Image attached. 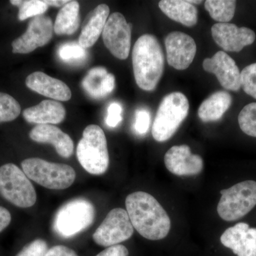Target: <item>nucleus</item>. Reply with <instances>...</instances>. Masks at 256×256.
<instances>
[{
  "instance_id": "nucleus-34",
  "label": "nucleus",
  "mask_w": 256,
  "mask_h": 256,
  "mask_svg": "<svg viewBox=\"0 0 256 256\" xmlns=\"http://www.w3.org/2000/svg\"><path fill=\"white\" fill-rule=\"evenodd\" d=\"M129 252L127 248L124 245L118 244L108 247L105 250L99 252L96 256H128Z\"/></svg>"
},
{
  "instance_id": "nucleus-8",
  "label": "nucleus",
  "mask_w": 256,
  "mask_h": 256,
  "mask_svg": "<svg viewBox=\"0 0 256 256\" xmlns=\"http://www.w3.org/2000/svg\"><path fill=\"white\" fill-rule=\"evenodd\" d=\"M217 212L222 220L235 222L245 216L256 205V182L247 180L220 191Z\"/></svg>"
},
{
  "instance_id": "nucleus-37",
  "label": "nucleus",
  "mask_w": 256,
  "mask_h": 256,
  "mask_svg": "<svg viewBox=\"0 0 256 256\" xmlns=\"http://www.w3.org/2000/svg\"><path fill=\"white\" fill-rule=\"evenodd\" d=\"M46 2V4L50 6H57V8H60V6H64V5L67 4V3L69 2L70 1H67V0H45Z\"/></svg>"
},
{
  "instance_id": "nucleus-32",
  "label": "nucleus",
  "mask_w": 256,
  "mask_h": 256,
  "mask_svg": "<svg viewBox=\"0 0 256 256\" xmlns=\"http://www.w3.org/2000/svg\"><path fill=\"white\" fill-rule=\"evenodd\" d=\"M150 124V112L146 109L138 110L136 114L134 128L138 134L143 136L148 132Z\"/></svg>"
},
{
  "instance_id": "nucleus-31",
  "label": "nucleus",
  "mask_w": 256,
  "mask_h": 256,
  "mask_svg": "<svg viewBox=\"0 0 256 256\" xmlns=\"http://www.w3.org/2000/svg\"><path fill=\"white\" fill-rule=\"evenodd\" d=\"M48 250L47 242L38 238L25 246L16 256H45Z\"/></svg>"
},
{
  "instance_id": "nucleus-19",
  "label": "nucleus",
  "mask_w": 256,
  "mask_h": 256,
  "mask_svg": "<svg viewBox=\"0 0 256 256\" xmlns=\"http://www.w3.org/2000/svg\"><path fill=\"white\" fill-rule=\"evenodd\" d=\"M110 14V8L106 4H99L92 10L82 24L78 44L82 48H90L95 44L104 31Z\"/></svg>"
},
{
  "instance_id": "nucleus-13",
  "label": "nucleus",
  "mask_w": 256,
  "mask_h": 256,
  "mask_svg": "<svg viewBox=\"0 0 256 256\" xmlns=\"http://www.w3.org/2000/svg\"><path fill=\"white\" fill-rule=\"evenodd\" d=\"M203 68L214 74L222 86L226 90L238 92L242 87L240 72L235 60L226 52H217L212 58H205Z\"/></svg>"
},
{
  "instance_id": "nucleus-18",
  "label": "nucleus",
  "mask_w": 256,
  "mask_h": 256,
  "mask_svg": "<svg viewBox=\"0 0 256 256\" xmlns=\"http://www.w3.org/2000/svg\"><path fill=\"white\" fill-rule=\"evenodd\" d=\"M30 138L38 143H48L54 146L57 153L69 158L74 153V143L68 134L52 124H38L30 131Z\"/></svg>"
},
{
  "instance_id": "nucleus-27",
  "label": "nucleus",
  "mask_w": 256,
  "mask_h": 256,
  "mask_svg": "<svg viewBox=\"0 0 256 256\" xmlns=\"http://www.w3.org/2000/svg\"><path fill=\"white\" fill-rule=\"evenodd\" d=\"M21 114L18 101L9 94L0 92V124L18 118Z\"/></svg>"
},
{
  "instance_id": "nucleus-30",
  "label": "nucleus",
  "mask_w": 256,
  "mask_h": 256,
  "mask_svg": "<svg viewBox=\"0 0 256 256\" xmlns=\"http://www.w3.org/2000/svg\"><path fill=\"white\" fill-rule=\"evenodd\" d=\"M240 80L242 87L246 94L256 99V63L242 69Z\"/></svg>"
},
{
  "instance_id": "nucleus-1",
  "label": "nucleus",
  "mask_w": 256,
  "mask_h": 256,
  "mask_svg": "<svg viewBox=\"0 0 256 256\" xmlns=\"http://www.w3.org/2000/svg\"><path fill=\"white\" fill-rule=\"evenodd\" d=\"M126 210L133 228L150 240H159L168 236L171 220L158 200L144 192H136L126 200Z\"/></svg>"
},
{
  "instance_id": "nucleus-11",
  "label": "nucleus",
  "mask_w": 256,
  "mask_h": 256,
  "mask_svg": "<svg viewBox=\"0 0 256 256\" xmlns=\"http://www.w3.org/2000/svg\"><path fill=\"white\" fill-rule=\"evenodd\" d=\"M53 32L52 18L44 15L35 16L28 23L25 33L12 44V53L25 54L45 46L52 40Z\"/></svg>"
},
{
  "instance_id": "nucleus-6",
  "label": "nucleus",
  "mask_w": 256,
  "mask_h": 256,
  "mask_svg": "<svg viewBox=\"0 0 256 256\" xmlns=\"http://www.w3.org/2000/svg\"><path fill=\"white\" fill-rule=\"evenodd\" d=\"M22 168L30 180L50 190H62L70 188L76 173L72 166L50 162L40 158H28L22 162Z\"/></svg>"
},
{
  "instance_id": "nucleus-35",
  "label": "nucleus",
  "mask_w": 256,
  "mask_h": 256,
  "mask_svg": "<svg viewBox=\"0 0 256 256\" xmlns=\"http://www.w3.org/2000/svg\"><path fill=\"white\" fill-rule=\"evenodd\" d=\"M45 256H78L74 250L65 246H55L48 249Z\"/></svg>"
},
{
  "instance_id": "nucleus-12",
  "label": "nucleus",
  "mask_w": 256,
  "mask_h": 256,
  "mask_svg": "<svg viewBox=\"0 0 256 256\" xmlns=\"http://www.w3.org/2000/svg\"><path fill=\"white\" fill-rule=\"evenodd\" d=\"M168 64L176 70H185L191 65L196 53L194 40L186 34L173 32L164 40Z\"/></svg>"
},
{
  "instance_id": "nucleus-4",
  "label": "nucleus",
  "mask_w": 256,
  "mask_h": 256,
  "mask_svg": "<svg viewBox=\"0 0 256 256\" xmlns=\"http://www.w3.org/2000/svg\"><path fill=\"white\" fill-rule=\"evenodd\" d=\"M190 104L182 92L168 94L158 107L152 128V137L160 142L168 141L188 117Z\"/></svg>"
},
{
  "instance_id": "nucleus-10",
  "label": "nucleus",
  "mask_w": 256,
  "mask_h": 256,
  "mask_svg": "<svg viewBox=\"0 0 256 256\" xmlns=\"http://www.w3.org/2000/svg\"><path fill=\"white\" fill-rule=\"evenodd\" d=\"M106 48L120 60H126L131 46V24L124 15L114 12L109 16L102 33Z\"/></svg>"
},
{
  "instance_id": "nucleus-15",
  "label": "nucleus",
  "mask_w": 256,
  "mask_h": 256,
  "mask_svg": "<svg viewBox=\"0 0 256 256\" xmlns=\"http://www.w3.org/2000/svg\"><path fill=\"white\" fill-rule=\"evenodd\" d=\"M164 164L170 172L176 176H193L200 174L204 168L201 156L192 154L186 144L170 148L164 156Z\"/></svg>"
},
{
  "instance_id": "nucleus-33",
  "label": "nucleus",
  "mask_w": 256,
  "mask_h": 256,
  "mask_svg": "<svg viewBox=\"0 0 256 256\" xmlns=\"http://www.w3.org/2000/svg\"><path fill=\"white\" fill-rule=\"evenodd\" d=\"M122 106L118 102H112L108 108V114L106 116V124L109 128H114L118 126L122 121Z\"/></svg>"
},
{
  "instance_id": "nucleus-9",
  "label": "nucleus",
  "mask_w": 256,
  "mask_h": 256,
  "mask_svg": "<svg viewBox=\"0 0 256 256\" xmlns=\"http://www.w3.org/2000/svg\"><path fill=\"white\" fill-rule=\"evenodd\" d=\"M134 233L132 223L127 210L114 208L92 234V239L98 245L110 247L130 238Z\"/></svg>"
},
{
  "instance_id": "nucleus-5",
  "label": "nucleus",
  "mask_w": 256,
  "mask_h": 256,
  "mask_svg": "<svg viewBox=\"0 0 256 256\" xmlns=\"http://www.w3.org/2000/svg\"><path fill=\"white\" fill-rule=\"evenodd\" d=\"M94 204L84 198L70 200L57 210L54 230L62 238H72L88 228L95 220Z\"/></svg>"
},
{
  "instance_id": "nucleus-2",
  "label": "nucleus",
  "mask_w": 256,
  "mask_h": 256,
  "mask_svg": "<svg viewBox=\"0 0 256 256\" xmlns=\"http://www.w3.org/2000/svg\"><path fill=\"white\" fill-rule=\"evenodd\" d=\"M132 58L138 86L146 92L154 90L164 68V53L156 36L144 34L140 37L133 47Z\"/></svg>"
},
{
  "instance_id": "nucleus-28",
  "label": "nucleus",
  "mask_w": 256,
  "mask_h": 256,
  "mask_svg": "<svg viewBox=\"0 0 256 256\" xmlns=\"http://www.w3.org/2000/svg\"><path fill=\"white\" fill-rule=\"evenodd\" d=\"M58 56L66 63L78 64L84 62L87 57L86 50L76 42H68L62 44L58 50Z\"/></svg>"
},
{
  "instance_id": "nucleus-14",
  "label": "nucleus",
  "mask_w": 256,
  "mask_h": 256,
  "mask_svg": "<svg viewBox=\"0 0 256 256\" xmlns=\"http://www.w3.org/2000/svg\"><path fill=\"white\" fill-rule=\"evenodd\" d=\"M212 35L216 44L226 52H239L256 40L255 32L250 28H238L230 23H217L212 28Z\"/></svg>"
},
{
  "instance_id": "nucleus-26",
  "label": "nucleus",
  "mask_w": 256,
  "mask_h": 256,
  "mask_svg": "<svg viewBox=\"0 0 256 256\" xmlns=\"http://www.w3.org/2000/svg\"><path fill=\"white\" fill-rule=\"evenodd\" d=\"M10 3L20 8L18 18L20 21H24L30 18L41 16L48 9V6L45 0H11Z\"/></svg>"
},
{
  "instance_id": "nucleus-22",
  "label": "nucleus",
  "mask_w": 256,
  "mask_h": 256,
  "mask_svg": "<svg viewBox=\"0 0 256 256\" xmlns=\"http://www.w3.org/2000/svg\"><path fill=\"white\" fill-rule=\"evenodd\" d=\"M159 8L168 18L184 26H195L198 22V10L188 1L162 0Z\"/></svg>"
},
{
  "instance_id": "nucleus-3",
  "label": "nucleus",
  "mask_w": 256,
  "mask_h": 256,
  "mask_svg": "<svg viewBox=\"0 0 256 256\" xmlns=\"http://www.w3.org/2000/svg\"><path fill=\"white\" fill-rule=\"evenodd\" d=\"M77 159L87 172L102 175L109 166L107 140L102 128L90 124L84 129L77 146Z\"/></svg>"
},
{
  "instance_id": "nucleus-17",
  "label": "nucleus",
  "mask_w": 256,
  "mask_h": 256,
  "mask_svg": "<svg viewBox=\"0 0 256 256\" xmlns=\"http://www.w3.org/2000/svg\"><path fill=\"white\" fill-rule=\"evenodd\" d=\"M26 85L30 90L54 100L67 101L72 98V90L65 82L42 72L28 75Z\"/></svg>"
},
{
  "instance_id": "nucleus-23",
  "label": "nucleus",
  "mask_w": 256,
  "mask_h": 256,
  "mask_svg": "<svg viewBox=\"0 0 256 256\" xmlns=\"http://www.w3.org/2000/svg\"><path fill=\"white\" fill-rule=\"evenodd\" d=\"M232 104L228 92H217L207 98L198 108V116L202 122H214L223 117Z\"/></svg>"
},
{
  "instance_id": "nucleus-38",
  "label": "nucleus",
  "mask_w": 256,
  "mask_h": 256,
  "mask_svg": "<svg viewBox=\"0 0 256 256\" xmlns=\"http://www.w3.org/2000/svg\"><path fill=\"white\" fill-rule=\"evenodd\" d=\"M188 3H190V4H200V3L202 2V1H188Z\"/></svg>"
},
{
  "instance_id": "nucleus-21",
  "label": "nucleus",
  "mask_w": 256,
  "mask_h": 256,
  "mask_svg": "<svg viewBox=\"0 0 256 256\" xmlns=\"http://www.w3.org/2000/svg\"><path fill=\"white\" fill-rule=\"evenodd\" d=\"M116 79L104 67H95L89 70L82 82L87 94L95 99H102L114 92Z\"/></svg>"
},
{
  "instance_id": "nucleus-16",
  "label": "nucleus",
  "mask_w": 256,
  "mask_h": 256,
  "mask_svg": "<svg viewBox=\"0 0 256 256\" xmlns=\"http://www.w3.org/2000/svg\"><path fill=\"white\" fill-rule=\"evenodd\" d=\"M220 242L238 256H256V228L248 224L238 223L226 229Z\"/></svg>"
},
{
  "instance_id": "nucleus-36",
  "label": "nucleus",
  "mask_w": 256,
  "mask_h": 256,
  "mask_svg": "<svg viewBox=\"0 0 256 256\" xmlns=\"http://www.w3.org/2000/svg\"><path fill=\"white\" fill-rule=\"evenodd\" d=\"M12 216L9 210L4 207L0 206V233L11 223Z\"/></svg>"
},
{
  "instance_id": "nucleus-20",
  "label": "nucleus",
  "mask_w": 256,
  "mask_h": 256,
  "mask_svg": "<svg viewBox=\"0 0 256 256\" xmlns=\"http://www.w3.org/2000/svg\"><path fill=\"white\" fill-rule=\"evenodd\" d=\"M66 111L62 104L56 100L42 101L38 105L25 109L24 118L30 124H55L64 121Z\"/></svg>"
},
{
  "instance_id": "nucleus-24",
  "label": "nucleus",
  "mask_w": 256,
  "mask_h": 256,
  "mask_svg": "<svg viewBox=\"0 0 256 256\" xmlns=\"http://www.w3.org/2000/svg\"><path fill=\"white\" fill-rule=\"evenodd\" d=\"M80 25V5L77 1H70L62 6L57 14L54 31L57 35H72Z\"/></svg>"
},
{
  "instance_id": "nucleus-29",
  "label": "nucleus",
  "mask_w": 256,
  "mask_h": 256,
  "mask_svg": "<svg viewBox=\"0 0 256 256\" xmlns=\"http://www.w3.org/2000/svg\"><path fill=\"white\" fill-rule=\"evenodd\" d=\"M238 124L242 132L256 138V102L244 106L239 114Z\"/></svg>"
},
{
  "instance_id": "nucleus-7",
  "label": "nucleus",
  "mask_w": 256,
  "mask_h": 256,
  "mask_svg": "<svg viewBox=\"0 0 256 256\" xmlns=\"http://www.w3.org/2000/svg\"><path fill=\"white\" fill-rule=\"evenodd\" d=\"M0 194L12 204L30 208L36 202V193L30 178L16 165L0 166Z\"/></svg>"
},
{
  "instance_id": "nucleus-25",
  "label": "nucleus",
  "mask_w": 256,
  "mask_h": 256,
  "mask_svg": "<svg viewBox=\"0 0 256 256\" xmlns=\"http://www.w3.org/2000/svg\"><path fill=\"white\" fill-rule=\"evenodd\" d=\"M205 9L218 23H228L235 14L236 2L234 0H206Z\"/></svg>"
}]
</instances>
